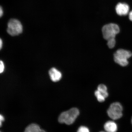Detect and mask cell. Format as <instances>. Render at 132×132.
Instances as JSON below:
<instances>
[{
    "mask_svg": "<svg viewBox=\"0 0 132 132\" xmlns=\"http://www.w3.org/2000/svg\"><path fill=\"white\" fill-rule=\"evenodd\" d=\"M80 112L78 109L73 108L67 111L62 112L59 116V123L70 125L73 123L78 117Z\"/></svg>",
    "mask_w": 132,
    "mask_h": 132,
    "instance_id": "cell-1",
    "label": "cell"
},
{
    "mask_svg": "<svg viewBox=\"0 0 132 132\" xmlns=\"http://www.w3.org/2000/svg\"><path fill=\"white\" fill-rule=\"evenodd\" d=\"M102 31L104 38L108 41L114 40L116 36L119 32L120 29L118 25L110 23L104 26Z\"/></svg>",
    "mask_w": 132,
    "mask_h": 132,
    "instance_id": "cell-2",
    "label": "cell"
},
{
    "mask_svg": "<svg viewBox=\"0 0 132 132\" xmlns=\"http://www.w3.org/2000/svg\"><path fill=\"white\" fill-rule=\"evenodd\" d=\"M132 55L130 51L123 49L117 50L114 54V59L115 62L122 67H125L128 65V59Z\"/></svg>",
    "mask_w": 132,
    "mask_h": 132,
    "instance_id": "cell-3",
    "label": "cell"
},
{
    "mask_svg": "<svg viewBox=\"0 0 132 132\" xmlns=\"http://www.w3.org/2000/svg\"><path fill=\"white\" fill-rule=\"evenodd\" d=\"M123 107L119 102L112 103L107 111V114L111 119L116 120L121 118L123 116Z\"/></svg>",
    "mask_w": 132,
    "mask_h": 132,
    "instance_id": "cell-4",
    "label": "cell"
},
{
    "mask_svg": "<svg viewBox=\"0 0 132 132\" xmlns=\"http://www.w3.org/2000/svg\"><path fill=\"white\" fill-rule=\"evenodd\" d=\"M22 24L18 20L11 19L8 22L7 31L10 35L12 36H17L22 33Z\"/></svg>",
    "mask_w": 132,
    "mask_h": 132,
    "instance_id": "cell-5",
    "label": "cell"
},
{
    "mask_svg": "<svg viewBox=\"0 0 132 132\" xmlns=\"http://www.w3.org/2000/svg\"><path fill=\"white\" fill-rule=\"evenodd\" d=\"M129 6L126 3H119L116 7L117 14L120 16L127 15L129 13Z\"/></svg>",
    "mask_w": 132,
    "mask_h": 132,
    "instance_id": "cell-6",
    "label": "cell"
},
{
    "mask_svg": "<svg viewBox=\"0 0 132 132\" xmlns=\"http://www.w3.org/2000/svg\"><path fill=\"white\" fill-rule=\"evenodd\" d=\"M49 75L51 80L54 82L60 80L62 77L61 73L55 68H52L49 71Z\"/></svg>",
    "mask_w": 132,
    "mask_h": 132,
    "instance_id": "cell-7",
    "label": "cell"
},
{
    "mask_svg": "<svg viewBox=\"0 0 132 132\" xmlns=\"http://www.w3.org/2000/svg\"><path fill=\"white\" fill-rule=\"evenodd\" d=\"M104 128L107 132H117L118 131V126L114 122L109 121L105 123L104 125Z\"/></svg>",
    "mask_w": 132,
    "mask_h": 132,
    "instance_id": "cell-8",
    "label": "cell"
},
{
    "mask_svg": "<svg viewBox=\"0 0 132 132\" xmlns=\"http://www.w3.org/2000/svg\"><path fill=\"white\" fill-rule=\"evenodd\" d=\"M40 129V127L38 125L32 123L26 128L24 132H38Z\"/></svg>",
    "mask_w": 132,
    "mask_h": 132,
    "instance_id": "cell-9",
    "label": "cell"
},
{
    "mask_svg": "<svg viewBox=\"0 0 132 132\" xmlns=\"http://www.w3.org/2000/svg\"><path fill=\"white\" fill-rule=\"evenodd\" d=\"M97 90L102 94L104 96L105 98L108 97V93L107 92V87L106 86L103 85V84H100L98 86Z\"/></svg>",
    "mask_w": 132,
    "mask_h": 132,
    "instance_id": "cell-10",
    "label": "cell"
},
{
    "mask_svg": "<svg viewBox=\"0 0 132 132\" xmlns=\"http://www.w3.org/2000/svg\"><path fill=\"white\" fill-rule=\"evenodd\" d=\"M95 94L98 101L100 102H103L105 101V97L98 90H97L95 91Z\"/></svg>",
    "mask_w": 132,
    "mask_h": 132,
    "instance_id": "cell-11",
    "label": "cell"
},
{
    "mask_svg": "<svg viewBox=\"0 0 132 132\" xmlns=\"http://www.w3.org/2000/svg\"><path fill=\"white\" fill-rule=\"evenodd\" d=\"M77 132H90V131L87 127L81 126L79 128Z\"/></svg>",
    "mask_w": 132,
    "mask_h": 132,
    "instance_id": "cell-12",
    "label": "cell"
},
{
    "mask_svg": "<svg viewBox=\"0 0 132 132\" xmlns=\"http://www.w3.org/2000/svg\"><path fill=\"white\" fill-rule=\"evenodd\" d=\"M0 73H1L4 72V62L2 61H1V63H0Z\"/></svg>",
    "mask_w": 132,
    "mask_h": 132,
    "instance_id": "cell-13",
    "label": "cell"
},
{
    "mask_svg": "<svg viewBox=\"0 0 132 132\" xmlns=\"http://www.w3.org/2000/svg\"><path fill=\"white\" fill-rule=\"evenodd\" d=\"M4 117L3 116L1 115H0V120H1V124H0V125H1V126L2 125V122L4 121Z\"/></svg>",
    "mask_w": 132,
    "mask_h": 132,
    "instance_id": "cell-14",
    "label": "cell"
},
{
    "mask_svg": "<svg viewBox=\"0 0 132 132\" xmlns=\"http://www.w3.org/2000/svg\"><path fill=\"white\" fill-rule=\"evenodd\" d=\"M129 18L130 20L132 21V11L129 12Z\"/></svg>",
    "mask_w": 132,
    "mask_h": 132,
    "instance_id": "cell-15",
    "label": "cell"
},
{
    "mask_svg": "<svg viewBox=\"0 0 132 132\" xmlns=\"http://www.w3.org/2000/svg\"><path fill=\"white\" fill-rule=\"evenodd\" d=\"M3 14V11L2 8L1 7L0 8V16L1 17Z\"/></svg>",
    "mask_w": 132,
    "mask_h": 132,
    "instance_id": "cell-16",
    "label": "cell"
},
{
    "mask_svg": "<svg viewBox=\"0 0 132 132\" xmlns=\"http://www.w3.org/2000/svg\"><path fill=\"white\" fill-rule=\"evenodd\" d=\"M3 44V41L1 39H0V48H1V49L2 48Z\"/></svg>",
    "mask_w": 132,
    "mask_h": 132,
    "instance_id": "cell-17",
    "label": "cell"
},
{
    "mask_svg": "<svg viewBox=\"0 0 132 132\" xmlns=\"http://www.w3.org/2000/svg\"><path fill=\"white\" fill-rule=\"evenodd\" d=\"M38 132H46L45 131H44L43 130L41 129L39 130Z\"/></svg>",
    "mask_w": 132,
    "mask_h": 132,
    "instance_id": "cell-18",
    "label": "cell"
},
{
    "mask_svg": "<svg viewBox=\"0 0 132 132\" xmlns=\"http://www.w3.org/2000/svg\"><path fill=\"white\" fill-rule=\"evenodd\" d=\"M131 125H132V117L131 119Z\"/></svg>",
    "mask_w": 132,
    "mask_h": 132,
    "instance_id": "cell-19",
    "label": "cell"
},
{
    "mask_svg": "<svg viewBox=\"0 0 132 132\" xmlns=\"http://www.w3.org/2000/svg\"><path fill=\"white\" fill-rule=\"evenodd\" d=\"M100 132H105L103 131H100Z\"/></svg>",
    "mask_w": 132,
    "mask_h": 132,
    "instance_id": "cell-20",
    "label": "cell"
}]
</instances>
